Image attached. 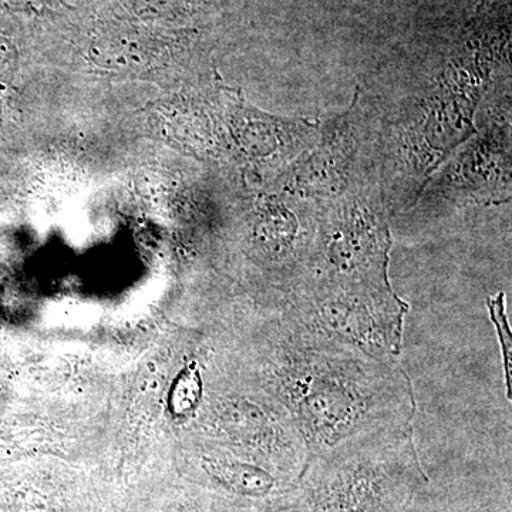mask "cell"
I'll list each match as a JSON object with an SVG mask.
<instances>
[{"instance_id": "obj_1", "label": "cell", "mask_w": 512, "mask_h": 512, "mask_svg": "<svg viewBox=\"0 0 512 512\" xmlns=\"http://www.w3.org/2000/svg\"><path fill=\"white\" fill-rule=\"evenodd\" d=\"M255 353L258 382L291 414L309 461L360 434L413 423L416 397L399 362L311 335L275 306Z\"/></svg>"}, {"instance_id": "obj_5", "label": "cell", "mask_w": 512, "mask_h": 512, "mask_svg": "<svg viewBox=\"0 0 512 512\" xmlns=\"http://www.w3.org/2000/svg\"><path fill=\"white\" fill-rule=\"evenodd\" d=\"M392 237L366 202H343L316 222L308 278L386 282ZM306 278V279H308Z\"/></svg>"}, {"instance_id": "obj_7", "label": "cell", "mask_w": 512, "mask_h": 512, "mask_svg": "<svg viewBox=\"0 0 512 512\" xmlns=\"http://www.w3.org/2000/svg\"><path fill=\"white\" fill-rule=\"evenodd\" d=\"M218 0H131L134 10L148 19L187 18L202 9L210 8Z\"/></svg>"}, {"instance_id": "obj_9", "label": "cell", "mask_w": 512, "mask_h": 512, "mask_svg": "<svg viewBox=\"0 0 512 512\" xmlns=\"http://www.w3.org/2000/svg\"><path fill=\"white\" fill-rule=\"evenodd\" d=\"M187 512H211V511L201 510V508H192V510L187 511Z\"/></svg>"}, {"instance_id": "obj_2", "label": "cell", "mask_w": 512, "mask_h": 512, "mask_svg": "<svg viewBox=\"0 0 512 512\" xmlns=\"http://www.w3.org/2000/svg\"><path fill=\"white\" fill-rule=\"evenodd\" d=\"M426 481L413 423L397 424L312 458L293 501L298 512H402Z\"/></svg>"}, {"instance_id": "obj_8", "label": "cell", "mask_w": 512, "mask_h": 512, "mask_svg": "<svg viewBox=\"0 0 512 512\" xmlns=\"http://www.w3.org/2000/svg\"><path fill=\"white\" fill-rule=\"evenodd\" d=\"M488 309L493 319L495 328H497L498 338H500L501 350H503V360L505 369V380H507L508 399H511V332L508 329L507 316H505L504 295L500 293L497 298L488 299Z\"/></svg>"}, {"instance_id": "obj_3", "label": "cell", "mask_w": 512, "mask_h": 512, "mask_svg": "<svg viewBox=\"0 0 512 512\" xmlns=\"http://www.w3.org/2000/svg\"><path fill=\"white\" fill-rule=\"evenodd\" d=\"M279 309L311 335L379 362H399L409 305L389 281L308 278Z\"/></svg>"}, {"instance_id": "obj_6", "label": "cell", "mask_w": 512, "mask_h": 512, "mask_svg": "<svg viewBox=\"0 0 512 512\" xmlns=\"http://www.w3.org/2000/svg\"><path fill=\"white\" fill-rule=\"evenodd\" d=\"M202 476L229 495L261 505L279 507L288 503L296 481L275 473L254 460L224 447H208L198 453Z\"/></svg>"}, {"instance_id": "obj_4", "label": "cell", "mask_w": 512, "mask_h": 512, "mask_svg": "<svg viewBox=\"0 0 512 512\" xmlns=\"http://www.w3.org/2000/svg\"><path fill=\"white\" fill-rule=\"evenodd\" d=\"M202 427L211 439L275 473L298 481L309 454L291 414L256 380L249 392L228 390L208 400Z\"/></svg>"}]
</instances>
